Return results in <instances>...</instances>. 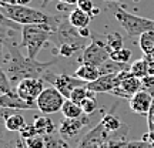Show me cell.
<instances>
[{
    "instance_id": "24",
    "label": "cell",
    "mask_w": 154,
    "mask_h": 148,
    "mask_svg": "<svg viewBox=\"0 0 154 148\" xmlns=\"http://www.w3.org/2000/svg\"><path fill=\"white\" fill-rule=\"evenodd\" d=\"M138 46L143 54H149L154 50V32H146L138 38Z\"/></svg>"
},
{
    "instance_id": "12",
    "label": "cell",
    "mask_w": 154,
    "mask_h": 148,
    "mask_svg": "<svg viewBox=\"0 0 154 148\" xmlns=\"http://www.w3.org/2000/svg\"><path fill=\"white\" fill-rule=\"evenodd\" d=\"M124 71H126V70H124ZM124 71L117 73V74H104V76H100L96 81L87 83V88L91 90V91H94V93L111 94V91L120 84Z\"/></svg>"
},
{
    "instance_id": "15",
    "label": "cell",
    "mask_w": 154,
    "mask_h": 148,
    "mask_svg": "<svg viewBox=\"0 0 154 148\" xmlns=\"http://www.w3.org/2000/svg\"><path fill=\"white\" fill-rule=\"evenodd\" d=\"M3 120L6 130L11 132H20V130L26 125L24 117L22 114H17L16 110L11 108H3Z\"/></svg>"
},
{
    "instance_id": "14",
    "label": "cell",
    "mask_w": 154,
    "mask_h": 148,
    "mask_svg": "<svg viewBox=\"0 0 154 148\" xmlns=\"http://www.w3.org/2000/svg\"><path fill=\"white\" fill-rule=\"evenodd\" d=\"M154 103V97L149 91L146 90H140L138 93H136L130 98V108L133 113H136L138 115H149L151 107Z\"/></svg>"
},
{
    "instance_id": "30",
    "label": "cell",
    "mask_w": 154,
    "mask_h": 148,
    "mask_svg": "<svg viewBox=\"0 0 154 148\" xmlns=\"http://www.w3.org/2000/svg\"><path fill=\"white\" fill-rule=\"evenodd\" d=\"M88 93H90V90L87 88V86H84V87H77L73 90V93H72V95H70L69 100H72L73 103H76V104L80 105L83 101L88 97Z\"/></svg>"
},
{
    "instance_id": "21",
    "label": "cell",
    "mask_w": 154,
    "mask_h": 148,
    "mask_svg": "<svg viewBox=\"0 0 154 148\" xmlns=\"http://www.w3.org/2000/svg\"><path fill=\"white\" fill-rule=\"evenodd\" d=\"M99 70L101 76H104V74H117V73H121L124 70H130V66L121 64V63H117V61L109 59L103 66L99 67Z\"/></svg>"
},
{
    "instance_id": "20",
    "label": "cell",
    "mask_w": 154,
    "mask_h": 148,
    "mask_svg": "<svg viewBox=\"0 0 154 148\" xmlns=\"http://www.w3.org/2000/svg\"><path fill=\"white\" fill-rule=\"evenodd\" d=\"M69 20H70V23L76 29H83V27H88V23L91 20V16L77 7V9L72 10L70 16H69Z\"/></svg>"
},
{
    "instance_id": "4",
    "label": "cell",
    "mask_w": 154,
    "mask_h": 148,
    "mask_svg": "<svg viewBox=\"0 0 154 148\" xmlns=\"http://www.w3.org/2000/svg\"><path fill=\"white\" fill-rule=\"evenodd\" d=\"M114 17L120 23L121 27L124 29L127 36H130V37H134V36L140 37L146 32H154V20L136 16L120 6L114 7Z\"/></svg>"
},
{
    "instance_id": "42",
    "label": "cell",
    "mask_w": 154,
    "mask_h": 148,
    "mask_svg": "<svg viewBox=\"0 0 154 148\" xmlns=\"http://www.w3.org/2000/svg\"><path fill=\"white\" fill-rule=\"evenodd\" d=\"M33 0H17V5H23V6H29Z\"/></svg>"
},
{
    "instance_id": "10",
    "label": "cell",
    "mask_w": 154,
    "mask_h": 148,
    "mask_svg": "<svg viewBox=\"0 0 154 148\" xmlns=\"http://www.w3.org/2000/svg\"><path fill=\"white\" fill-rule=\"evenodd\" d=\"M44 88L46 87L42 78H24L16 86V91L26 101H37Z\"/></svg>"
},
{
    "instance_id": "35",
    "label": "cell",
    "mask_w": 154,
    "mask_h": 148,
    "mask_svg": "<svg viewBox=\"0 0 154 148\" xmlns=\"http://www.w3.org/2000/svg\"><path fill=\"white\" fill-rule=\"evenodd\" d=\"M141 83H143V90L150 91L151 88H154V76H146L141 78Z\"/></svg>"
},
{
    "instance_id": "25",
    "label": "cell",
    "mask_w": 154,
    "mask_h": 148,
    "mask_svg": "<svg viewBox=\"0 0 154 148\" xmlns=\"http://www.w3.org/2000/svg\"><path fill=\"white\" fill-rule=\"evenodd\" d=\"M123 43H124V40H123V36L119 33H110L106 36V46H107V50H109V53H113V51H117V50L123 49Z\"/></svg>"
},
{
    "instance_id": "18",
    "label": "cell",
    "mask_w": 154,
    "mask_h": 148,
    "mask_svg": "<svg viewBox=\"0 0 154 148\" xmlns=\"http://www.w3.org/2000/svg\"><path fill=\"white\" fill-rule=\"evenodd\" d=\"M117 107H119V104H116L111 107V111L110 113H106L104 115H103V118H101V122H103V125L106 127V130H109L110 132H116L119 131L121 127H123V124H121V120L116 115L114 111L117 110Z\"/></svg>"
},
{
    "instance_id": "8",
    "label": "cell",
    "mask_w": 154,
    "mask_h": 148,
    "mask_svg": "<svg viewBox=\"0 0 154 148\" xmlns=\"http://www.w3.org/2000/svg\"><path fill=\"white\" fill-rule=\"evenodd\" d=\"M56 46H61V44H77V46H83V37L79 34V29L73 26L70 20L67 22H61L59 27L56 29V32L51 36V40Z\"/></svg>"
},
{
    "instance_id": "1",
    "label": "cell",
    "mask_w": 154,
    "mask_h": 148,
    "mask_svg": "<svg viewBox=\"0 0 154 148\" xmlns=\"http://www.w3.org/2000/svg\"><path fill=\"white\" fill-rule=\"evenodd\" d=\"M9 51V59L5 60V70L9 76L13 88L16 90V86L24 78H43L44 73L49 70L56 63V60H51L49 63H42L36 59H30L27 56H23L20 53L16 44H5Z\"/></svg>"
},
{
    "instance_id": "7",
    "label": "cell",
    "mask_w": 154,
    "mask_h": 148,
    "mask_svg": "<svg viewBox=\"0 0 154 148\" xmlns=\"http://www.w3.org/2000/svg\"><path fill=\"white\" fill-rule=\"evenodd\" d=\"M66 97L53 86L46 87L42 91V94L38 95L37 98V108L42 114L47 115V114H54L57 111H61L63 104L66 101Z\"/></svg>"
},
{
    "instance_id": "16",
    "label": "cell",
    "mask_w": 154,
    "mask_h": 148,
    "mask_svg": "<svg viewBox=\"0 0 154 148\" xmlns=\"http://www.w3.org/2000/svg\"><path fill=\"white\" fill-rule=\"evenodd\" d=\"M119 87L123 88V91L128 94V97L131 98L136 93H138L140 90H143V83H141V78L134 77L130 73V70H126L124 74H123L120 84H119Z\"/></svg>"
},
{
    "instance_id": "26",
    "label": "cell",
    "mask_w": 154,
    "mask_h": 148,
    "mask_svg": "<svg viewBox=\"0 0 154 148\" xmlns=\"http://www.w3.org/2000/svg\"><path fill=\"white\" fill-rule=\"evenodd\" d=\"M130 73H131L134 77L137 78H144L146 76H149V68H147V61L146 59H140V60H136L130 66Z\"/></svg>"
},
{
    "instance_id": "19",
    "label": "cell",
    "mask_w": 154,
    "mask_h": 148,
    "mask_svg": "<svg viewBox=\"0 0 154 148\" xmlns=\"http://www.w3.org/2000/svg\"><path fill=\"white\" fill-rule=\"evenodd\" d=\"M33 125L36 127V130L38 131L40 135H49V134H54L56 132V125L54 122L50 120L47 115H40L34 118Z\"/></svg>"
},
{
    "instance_id": "23",
    "label": "cell",
    "mask_w": 154,
    "mask_h": 148,
    "mask_svg": "<svg viewBox=\"0 0 154 148\" xmlns=\"http://www.w3.org/2000/svg\"><path fill=\"white\" fill-rule=\"evenodd\" d=\"M44 141H46V148H70L66 138L61 137L60 134H49L44 135Z\"/></svg>"
},
{
    "instance_id": "28",
    "label": "cell",
    "mask_w": 154,
    "mask_h": 148,
    "mask_svg": "<svg viewBox=\"0 0 154 148\" xmlns=\"http://www.w3.org/2000/svg\"><path fill=\"white\" fill-rule=\"evenodd\" d=\"M131 50L130 49H126V47H123V49L117 50V51H113L110 54V59L111 60L117 61V63H121V64H128V61L131 59Z\"/></svg>"
},
{
    "instance_id": "11",
    "label": "cell",
    "mask_w": 154,
    "mask_h": 148,
    "mask_svg": "<svg viewBox=\"0 0 154 148\" xmlns=\"http://www.w3.org/2000/svg\"><path fill=\"white\" fill-rule=\"evenodd\" d=\"M91 124L90 115L84 114L80 118H63L59 125V134L64 138H74L84 127Z\"/></svg>"
},
{
    "instance_id": "44",
    "label": "cell",
    "mask_w": 154,
    "mask_h": 148,
    "mask_svg": "<svg viewBox=\"0 0 154 148\" xmlns=\"http://www.w3.org/2000/svg\"><path fill=\"white\" fill-rule=\"evenodd\" d=\"M50 2H51V0H42V5L40 6H42V7H46V5H49Z\"/></svg>"
},
{
    "instance_id": "6",
    "label": "cell",
    "mask_w": 154,
    "mask_h": 148,
    "mask_svg": "<svg viewBox=\"0 0 154 148\" xmlns=\"http://www.w3.org/2000/svg\"><path fill=\"white\" fill-rule=\"evenodd\" d=\"M43 81H47L49 84H51L53 87H56L59 91H60L67 100L70 98L73 90L77 87H84L87 86V83L80 80V78H76L74 76H69V74H56L51 70H47L44 73Z\"/></svg>"
},
{
    "instance_id": "32",
    "label": "cell",
    "mask_w": 154,
    "mask_h": 148,
    "mask_svg": "<svg viewBox=\"0 0 154 148\" xmlns=\"http://www.w3.org/2000/svg\"><path fill=\"white\" fill-rule=\"evenodd\" d=\"M24 144L27 148H46V141L43 135H34L27 140H24Z\"/></svg>"
},
{
    "instance_id": "34",
    "label": "cell",
    "mask_w": 154,
    "mask_h": 148,
    "mask_svg": "<svg viewBox=\"0 0 154 148\" xmlns=\"http://www.w3.org/2000/svg\"><path fill=\"white\" fill-rule=\"evenodd\" d=\"M77 7L80 9V10L86 11V13H91V10L94 9V5H93V0H79V3H77Z\"/></svg>"
},
{
    "instance_id": "3",
    "label": "cell",
    "mask_w": 154,
    "mask_h": 148,
    "mask_svg": "<svg viewBox=\"0 0 154 148\" xmlns=\"http://www.w3.org/2000/svg\"><path fill=\"white\" fill-rule=\"evenodd\" d=\"M54 29L49 24H27L22 27V46L27 51V57L36 59L44 44L51 40Z\"/></svg>"
},
{
    "instance_id": "27",
    "label": "cell",
    "mask_w": 154,
    "mask_h": 148,
    "mask_svg": "<svg viewBox=\"0 0 154 148\" xmlns=\"http://www.w3.org/2000/svg\"><path fill=\"white\" fill-rule=\"evenodd\" d=\"M94 94H96V93L90 90L88 97L83 101L82 104H80V107H82V110H83V113H84V114L91 115V114H94V111L97 110V100H96V95H94Z\"/></svg>"
},
{
    "instance_id": "46",
    "label": "cell",
    "mask_w": 154,
    "mask_h": 148,
    "mask_svg": "<svg viewBox=\"0 0 154 148\" xmlns=\"http://www.w3.org/2000/svg\"><path fill=\"white\" fill-rule=\"evenodd\" d=\"M9 148H16V145H11V144H10V147H9Z\"/></svg>"
},
{
    "instance_id": "41",
    "label": "cell",
    "mask_w": 154,
    "mask_h": 148,
    "mask_svg": "<svg viewBox=\"0 0 154 148\" xmlns=\"http://www.w3.org/2000/svg\"><path fill=\"white\" fill-rule=\"evenodd\" d=\"M61 3H64V5H77L79 3V0H59Z\"/></svg>"
},
{
    "instance_id": "43",
    "label": "cell",
    "mask_w": 154,
    "mask_h": 148,
    "mask_svg": "<svg viewBox=\"0 0 154 148\" xmlns=\"http://www.w3.org/2000/svg\"><path fill=\"white\" fill-rule=\"evenodd\" d=\"M99 13H100V9H99V7H96V6H94V9L91 10V13H90V16H91V19H93V17H94V16H97Z\"/></svg>"
},
{
    "instance_id": "36",
    "label": "cell",
    "mask_w": 154,
    "mask_h": 148,
    "mask_svg": "<svg viewBox=\"0 0 154 148\" xmlns=\"http://www.w3.org/2000/svg\"><path fill=\"white\" fill-rule=\"evenodd\" d=\"M127 148H154L151 144L144 141H130L127 143Z\"/></svg>"
},
{
    "instance_id": "40",
    "label": "cell",
    "mask_w": 154,
    "mask_h": 148,
    "mask_svg": "<svg viewBox=\"0 0 154 148\" xmlns=\"http://www.w3.org/2000/svg\"><path fill=\"white\" fill-rule=\"evenodd\" d=\"M144 59L147 61H154V50L151 53H149V54H144Z\"/></svg>"
},
{
    "instance_id": "45",
    "label": "cell",
    "mask_w": 154,
    "mask_h": 148,
    "mask_svg": "<svg viewBox=\"0 0 154 148\" xmlns=\"http://www.w3.org/2000/svg\"><path fill=\"white\" fill-rule=\"evenodd\" d=\"M149 93H150V94H151V95H153V97H154V88H151V90H150Z\"/></svg>"
},
{
    "instance_id": "22",
    "label": "cell",
    "mask_w": 154,
    "mask_h": 148,
    "mask_svg": "<svg viewBox=\"0 0 154 148\" xmlns=\"http://www.w3.org/2000/svg\"><path fill=\"white\" fill-rule=\"evenodd\" d=\"M61 114L64 115V118H80L84 115V113L79 104L73 103L72 100H66L61 108Z\"/></svg>"
},
{
    "instance_id": "2",
    "label": "cell",
    "mask_w": 154,
    "mask_h": 148,
    "mask_svg": "<svg viewBox=\"0 0 154 148\" xmlns=\"http://www.w3.org/2000/svg\"><path fill=\"white\" fill-rule=\"evenodd\" d=\"M2 16L7 17L9 20L17 23L20 26H27V24H49L51 27H59L61 20H59L54 16H49L44 11H40L37 9L29 7L23 5H9L2 2Z\"/></svg>"
},
{
    "instance_id": "5",
    "label": "cell",
    "mask_w": 154,
    "mask_h": 148,
    "mask_svg": "<svg viewBox=\"0 0 154 148\" xmlns=\"http://www.w3.org/2000/svg\"><path fill=\"white\" fill-rule=\"evenodd\" d=\"M109 59H110V53L106 46V37L97 33H91V43L84 47L82 57L79 59L80 63L101 67Z\"/></svg>"
},
{
    "instance_id": "38",
    "label": "cell",
    "mask_w": 154,
    "mask_h": 148,
    "mask_svg": "<svg viewBox=\"0 0 154 148\" xmlns=\"http://www.w3.org/2000/svg\"><path fill=\"white\" fill-rule=\"evenodd\" d=\"M147 68H149V76H154V61H147Z\"/></svg>"
},
{
    "instance_id": "9",
    "label": "cell",
    "mask_w": 154,
    "mask_h": 148,
    "mask_svg": "<svg viewBox=\"0 0 154 148\" xmlns=\"http://www.w3.org/2000/svg\"><path fill=\"white\" fill-rule=\"evenodd\" d=\"M111 134H114V132H110L109 130H106V127L103 125V122L100 121L97 125L94 127V128H91V130L80 140L77 148H99L110 140Z\"/></svg>"
},
{
    "instance_id": "47",
    "label": "cell",
    "mask_w": 154,
    "mask_h": 148,
    "mask_svg": "<svg viewBox=\"0 0 154 148\" xmlns=\"http://www.w3.org/2000/svg\"><path fill=\"white\" fill-rule=\"evenodd\" d=\"M107 2H111V0H107Z\"/></svg>"
},
{
    "instance_id": "39",
    "label": "cell",
    "mask_w": 154,
    "mask_h": 148,
    "mask_svg": "<svg viewBox=\"0 0 154 148\" xmlns=\"http://www.w3.org/2000/svg\"><path fill=\"white\" fill-rule=\"evenodd\" d=\"M14 145H16V148H27V147H26V144L23 143L22 138H17L16 143H14Z\"/></svg>"
},
{
    "instance_id": "37",
    "label": "cell",
    "mask_w": 154,
    "mask_h": 148,
    "mask_svg": "<svg viewBox=\"0 0 154 148\" xmlns=\"http://www.w3.org/2000/svg\"><path fill=\"white\" fill-rule=\"evenodd\" d=\"M91 33H93V32H91V30H90V29H88V27H83V29H79V34H80V36H82L83 38L91 37Z\"/></svg>"
},
{
    "instance_id": "31",
    "label": "cell",
    "mask_w": 154,
    "mask_h": 148,
    "mask_svg": "<svg viewBox=\"0 0 154 148\" xmlns=\"http://www.w3.org/2000/svg\"><path fill=\"white\" fill-rule=\"evenodd\" d=\"M11 90H14V88H13V84H11L10 78L6 74L5 70H2L0 71V95L10 93Z\"/></svg>"
},
{
    "instance_id": "17",
    "label": "cell",
    "mask_w": 154,
    "mask_h": 148,
    "mask_svg": "<svg viewBox=\"0 0 154 148\" xmlns=\"http://www.w3.org/2000/svg\"><path fill=\"white\" fill-rule=\"evenodd\" d=\"M100 76L101 74H100L99 67L90 66V64H80L79 68H76V71H74V77L76 78H80V80H83L86 83L96 81Z\"/></svg>"
},
{
    "instance_id": "29",
    "label": "cell",
    "mask_w": 154,
    "mask_h": 148,
    "mask_svg": "<svg viewBox=\"0 0 154 148\" xmlns=\"http://www.w3.org/2000/svg\"><path fill=\"white\" fill-rule=\"evenodd\" d=\"M80 49H83V46H77V44H61V46H59V49L54 50L53 53H54V54L57 53L60 57L69 59V57H72L74 53H77Z\"/></svg>"
},
{
    "instance_id": "13",
    "label": "cell",
    "mask_w": 154,
    "mask_h": 148,
    "mask_svg": "<svg viewBox=\"0 0 154 148\" xmlns=\"http://www.w3.org/2000/svg\"><path fill=\"white\" fill-rule=\"evenodd\" d=\"M0 107L2 108H11V110H38L36 101H26L23 100L16 90L10 93L0 95Z\"/></svg>"
},
{
    "instance_id": "33",
    "label": "cell",
    "mask_w": 154,
    "mask_h": 148,
    "mask_svg": "<svg viewBox=\"0 0 154 148\" xmlns=\"http://www.w3.org/2000/svg\"><path fill=\"white\" fill-rule=\"evenodd\" d=\"M19 134H20V138H22V140H27V138L34 137V135H40V134H38V131L36 130V127H34L33 124H26V125L20 130V132H19Z\"/></svg>"
}]
</instances>
